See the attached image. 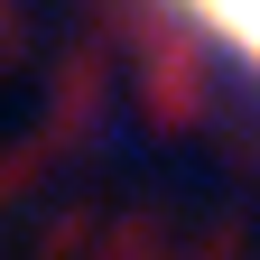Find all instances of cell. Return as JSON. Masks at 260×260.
<instances>
[{
  "instance_id": "obj_1",
  "label": "cell",
  "mask_w": 260,
  "mask_h": 260,
  "mask_svg": "<svg viewBox=\"0 0 260 260\" xmlns=\"http://www.w3.org/2000/svg\"><path fill=\"white\" fill-rule=\"evenodd\" d=\"M177 10H195L233 56H251V65H260V0H177Z\"/></svg>"
}]
</instances>
